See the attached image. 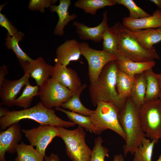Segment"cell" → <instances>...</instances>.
<instances>
[{"label":"cell","mask_w":161,"mask_h":161,"mask_svg":"<svg viewBox=\"0 0 161 161\" xmlns=\"http://www.w3.org/2000/svg\"><path fill=\"white\" fill-rule=\"evenodd\" d=\"M118 70L116 60L111 61L105 66L97 80L90 83L89 92L94 106L99 102L103 101L112 103L120 112L123 108L126 101L119 97L116 88Z\"/></svg>","instance_id":"cell-1"},{"label":"cell","mask_w":161,"mask_h":161,"mask_svg":"<svg viewBox=\"0 0 161 161\" xmlns=\"http://www.w3.org/2000/svg\"><path fill=\"white\" fill-rule=\"evenodd\" d=\"M25 119L33 120L40 125H49L68 128L76 125L72 122L60 118L56 115L54 110L46 107L40 101L32 107L18 111L13 110L0 117L1 129L4 130L13 124Z\"/></svg>","instance_id":"cell-2"},{"label":"cell","mask_w":161,"mask_h":161,"mask_svg":"<svg viewBox=\"0 0 161 161\" xmlns=\"http://www.w3.org/2000/svg\"><path fill=\"white\" fill-rule=\"evenodd\" d=\"M139 109L130 97L119 112V121L126 136L125 144L123 146L125 156L128 153L133 154L143 138L145 137L140 122Z\"/></svg>","instance_id":"cell-3"},{"label":"cell","mask_w":161,"mask_h":161,"mask_svg":"<svg viewBox=\"0 0 161 161\" xmlns=\"http://www.w3.org/2000/svg\"><path fill=\"white\" fill-rule=\"evenodd\" d=\"M115 25L118 37L117 50L125 56L138 62H146L160 59L155 48L148 50L138 42L131 31L120 22Z\"/></svg>","instance_id":"cell-4"},{"label":"cell","mask_w":161,"mask_h":161,"mask_svg":"<svg viewBox=\"0 0 161 161\" xmlns=\"http://www.w3.org/2000/svg\"><path fill=\"white\" fill-rule=\"evenodd\" d=\"M58 137L65 144L66 151L72 161H90L92 151L85 141L86 133L82 127L78 126L73 130L58 127Z\"/></svg>","instance_id":"cell-5"},{"label":"cell","mask_w":161,"mask_h":161,"mask_svg":"<svg viewBox=\"0 0 161 161\" xmlns=\"http://www.w3.org/2000/svg\"><path fill=\"white\" fill-rule=\"evenodd\" d=\"M120 111L113 103L99 101L96 109L90 116L96 129L97 134L109 129L117 134L125 141L126 136L119 122Z\"/></svg>","instance_id":"cell-6"},{"label":"cell","mask_w":161,"mask_h":161,"mask_svg":"<svg viewBox=\"0 0 161 161\" xmlns=\"http://www.w3.org/2000/svg\"><path fill=\"white\" fill-rule=\"evenodd\" d=\"M139 117L145 137L161 139V100L145 102L139 108Z\"/></svg>","instance_id":"cell-7"},{"label":"cell","mask_w":161,"mask_h":161,"mask_svg":"<svg viewBox=\"0 0 161 161\" xmlns=\"http://www.w3.org/2000/svg\"><path fill=\"white\" fill-rule=\"evenodd\" d=\"M74 93L51 78L39 87L38 94L41 101L46 108L59 107L66 102Z\"/></svg>","instance_id":"cell-8"},{"label":"cell","mask_w":161,"mask_h":161,"mask_svg":"<svg viewBox=\"0 0 161 161\" xmlns=\"http://www.w3.org/2000/svg\"><path fill=\"white\" fill-rule=\"evenodd\" d=\"M80 48L81 55L86 58L88 63V75L90 83L97 80L103 68L107 63L117 60L115 55L103 50L92 49L86 42H80Z\"/></svg>","instance_id":"cell-9"},{"label":"cell","mask_w":161,"mask_h":161,"mask_svg":"<svg viewBox=\"0 0 161 161\" xmlns=\"http://www.w3.org/2000/svg\"><path fill=\"white\" fill-rule=\"evenodd\" d=\"M22 132L30 145L35 146V149L44 157L47 146L58 136V126L49 125H40L30 129H22Z\"/></svg>","instance_id":"cell-10"},{"label":"cell","mask_w":161,"mask_h":161,"mask_svg":"<svg viewBox=\"0 0 161 161\" xmlns=\"http://www.w3.org/2000/svg\"><path fill=\"white\" fill-rule=\"evenodd\" d=\"M24 74L19 79L11 80L5 79L0 86V97L2 105L9 107L15 106L18 95L29 81L30 74L28 73Z\"/></svg>","instance_id":"cell-11"},{"label":"cell","mask_w":161,"mask_h":161,"mask_svg":"<svg viewBox=\"0 0 161 161\" xmlns=\"http://www.w3.org/2000/svg\"><path fill=\"white\" fill-rule=\"evenodd\" d=\"M20 66L24 73H29L39 87L49 78L53 68V66L47 64L41 57L20 64Z\"/></svg>","instance_id":"cell-12"},{"label":"cell","mask_w":161,"mask_h":161,"mask_svg":"<svg viewBox=\"0 0 161 161\" xmlns=\"http://www.w3.org/2000/svg\"><path fill=\"white\" fill-rule=\"evenodd\" d=\"M22 129L18 123H14L0 134V161H6V152L13 154L22 139Z\"/></svg>","instance_id":"cell-13"},{"label":"cell","mask_w":161,"mask_h":161,"mask_svg":"<svg viewBox=\"0 0 161 161\" xmlns=\"http://www.w3.org/2000/svg\"><path fill=\"white\" fill-rule=\"evenodd\" d=\"M51 76L73 93L82 85L80 78L75 71L58 63H55L53 66Z\"/></svg>","instance_id":"cell-14"},{"label":"cell","mask_w":161,"mask_h":161,"mask_svg":"<svg viewBox=\"0 0 161 161\" xmlns=\"http://www.w3.org/2000/svg\"><path fill=\"white\" fill-rule=\"evenodd\" d=\"M108 13L106 11L103 13V19L101 22L94 27H88L82 23L75 21L73 25L76 28V32L78 34L80 39L83 40H91L98 43L103 40V35L104 31L109 26Z\"/></svg>","instance_id":"cell-15"},{"label":"cell","mask_w":161,"mask_h":161,"mask_svg":"<svg viewBox=\"0 0 161 161\" xmlns=\"http://www.w3.org/2000/svg\"><path fill=\"white\" fill-rule=\"evenodd\" d=\"M80 44L75 39L66 41L56 49L55 63L67 66L70 62L78 60L81 55Z\"/></svg>","instance_id":"cell-16"},{"label":"cell","mask_w":161,"mask_h":161,"mask_svg":"<svg viewBox=\"0 0 161 161\" xmlns=\"http://www.w3.org/2000/svg\"><path fill=\"white\" fill-rule=\"evenodd\" d=\"M115 55L118 69L126 74L135 76L147 70L152 69L155 65L154 61L146 62H138L134 61L125 56L117 50Z\"/></svg>","instance_id":"cell-17"},{"label":"cell","mask_w":161,"mask_h":161,"mask_svg":"<svg viewBox=\"0 0 161 161\" xmlns=\"http://www.w3.org/2000/svg\"><path fill=\"white\" fill-rule=\"evenodd\" d=\"M123 25L131 31L148 28L157 29L161 27V11L159 9L154 11L150 16L139 19L124 17Z\"/></svg>","instance_id":"cell-18"},{"label":"cell","mask_w":161,"mask_h":161,"mask_svg":"<svg viewBox=\"0 0 161 161\" xmlns=\"http://www.w3.org/2000/svg\"><path fill=\"white\" fill-rule=\"evenodd\" d=\"M71 0H60L58 5H51L49 10L51 12H56L58 16V20L55 27L53 33L57 35L61 36L64 33L65 27L70 21L75 19L77 16L75 13L69 15V7L71 4Z\"/></svg>","instance_id":"cell-19"},{"label":"cell","mask_w":161,"mask_h":161,"mask_svg":"<svg viewBox=\"0 0 161 161\" xmlns=\"http://www.w3.org/2000/svg\"><path fill=\"white\" fill-rule=\"evenodd\" d=\"M133 35L145 49L150 50L154 48L153 45L161 41V36L156 29L148 28L131 31Z\"/></svg>","instance_id":"cell-20"},{"label":"cell","mask_w":161,"mask_h":161,"mask_svg":"<svg viewBox=\"0 0 161 161\" xmlns=\"http://www.w3.org/2000/svg\"><path fill=\"white\" fill-rule=\"evenodd\" d=\"M25 36V34L21 31H18L11 36L7 33L5 38V45L7 49H11L14 53L20 64L27 61H30L32 59L30 58L20 48L18 43Z\"/></svg>","instance_id":"cell-21"},{"label":"cell","mask_w":161,"mask_h":161,"mask_svg":"<svg viewBox=\"0 0 161 161\" xmlns=\"http://www.w3.org/2000/svg\"><path fill=\"white\" fill-rule=\"evenodd\" d=\"M147 81L145 102L159 99L161 92V87L157 75L151 69L144 72Z\"/></svg>","instance_id":"cell-22"},{"label":"cell","mask_w":161,"mask_h":161,"mask_svg":"<svg viewBox=\"0 0 161 161\" xmlns=\"http://www.w3.org/2000/svg\"><path fill=\"white\" fill-rule=\"evenodd\" d=\"M136 77L130 75L118 69L117 76L116 88L119 97L126 101L130 97Z\"/></svg>","instance_id":"cell-23"},{"label":"cell","mask_w":161,"mask_h":161,"mask_svg":"<svg viewBox=\"0 0 161 161\" xmlns=\"http://www.w3.org/2000/svg\"><path fill=\"white\" fill-rule=\"evenodd\" d=\"M86 87L87 85L86 83L82 85L80 88L74 93L71 98L66 102L63 103L61 107L73 112L88 116H91L93 113L94 111L84 106L81 103L80 98L81 92Z\"/></svg>","instance_id":"cell-24"},{"label":"cell","mask_w":161,"mask_h":161,"mask_svg":"<svg viewBox=\"0 0 161 161\" xmlns=\"http://www.w3.org/2000/svg\"><path fill=\"white\" fill-rule=\"evenodd\" d=\"M147 81L143 72L136 77L132 89L130 97L135 106L139 109L145 103Z\"/></svg>","instance_id":"cell-25"},{"label":"cell","mask_w":161,"mask_h":161,"mask_svg":"<svg viewBox=\"0 0 161 161\" xmlns=\"http://www.w3.org/2000/svg\"><path fill=\"white\" fill-rule=\"evenodd\" d=\"M17 156L14 161H44V157L31 145L23 142L19 143L16 148Z\"/></svg>","instance_id":"cell-26"},{"label":"cell","mask_w":161,"mask_h":161,"mask_svg":"<svg viewBox=\"0 0 161 161\" xmlns=\"http://www.w3.org/2000/svg\"><path fill=\"white\" fill-rule=\"evenodd\" d=\"M115 4L114 0H78L74 3L75 7L93 15L96 14L98 10Z\"/></svg>","instance_id":"cell-27"},{"label":"cell","mask_w":161,"mask_h":161,"mask_svg":"<svg viewBox=\"0 0 161 161\" xmlns=\"http://www.w3.org/2000/svg\"><path fill=\"white\" fill-rule=\"evenodd\" d=\"M56 110L65 114L69 119L78 126L84 128L86 131L97 134L96 129L92 123L90 116L66 110L59 107H55Z\"/></svg>","instance_id":"cell-28"},{"label":"cell","mask_w":161,"mask_h":161,"mask_svg":"<svg viewBox=\"0 0 161 161\" xmlns=\"http://www.w3.org/2000/svg\"><path fill=\"white\" fill-rule=\"evenodd\" d=\"M158 140L151 141L149 138L144 137L134 154L133 161H151L154 147Z\"/></svg>","instance_id":"cell-29"},{"label":"cell","mask_w":161,"mask_h":161,"mask_svg":"<svg viewBox=\"0 0 161 161\" xmlns=\"http://www.w3.org/2000/svg\"><path fill=\"white\" fill-rule=\"evenodd\" d=\"M39 86H32L29 81L25 86L21 95L15 100V106L24 109L28 108L33 97L39 95Z\"/></svg>","instance_id":"cell-30"},{"label":"cell","mask_w":161,"mask_h":161,"mask_svg":"<svg viewBox=\"0 0 161 161\" xmlns=\"http://www.w3.org/2000/svg\"><path fill=\"white\" fill-rule=\"evenodd\" d=\"M103 50L111 54L114 55L117 50L118 37L115 25L109 26L105 30L103 35Z\"/></svg>","instance_id":"cell-31"},{"label":"cell","mask_w":161,"mask_h":161,"mask_svg":"<svg viewBox=\"0 0 161 161\" xmlns=\"http://www.w3.org/2000/svg\"><path fill=\"white\" fill-rule=\"evenodd\" d=\"M115 4H118L126 7L129 10V17L139 19L150 16L151 15L138 6L132 0H114Z\"/></svg>","instance_id":"cell-32"},{"label":"cell","mask_w":161,"mask_h":161,"mask_svg":"<svg viewBox=\"0 0 161 161\" xmlns=\"http://www.w3.org/2000/svg\"><path fill=\"white\" fill-rule=\"evenodd\" d=\"M103 142L100 136L95 139L90 161H104L106 157H109V150L102 145Z\"/></svg>","instance_id":"cell-33"},{"label":"cell","mask_w":161,"mask_h":161,"mask_svg":"<svg viewBox=\"0 0 161 161\" xmlns=\"http://www.w3.org/2000/svg\"><path fill=\"white\" fill-rule=\"evenodd\" d=\"M57 0H30L28 9L32 11L38 10L42 13H45V8L55 5Z\"/></svg>","instance_id":"cell-34"},{"label":"cell","mask_w":161,"mask_h":161,"mask_svg":"<svg viewBox=\"0 0 161 161\" xmlns=\"http://www.w3.org/2000/svg\"><path fill=\"white\" fill-rule=\"evenodd\" d=\"M0 11V25L7 30L10 36H13L18 31V29L12 24L7 16L1 13V10Z\"/></svg>","instance_id":"cell-35"},{"label":"cell","mask_w":161,"mask_h":161,"mask_svg":"<svg viewBox=\"0 0 161 161\" xmlns=\"http://www.w3.org/2000/svg\"><path fill=\"white\" fill-rule=\"evenodd\" d=\"M8 73V71L6 66L3 65L0 66V86L5 79V77Z\"/></svg>","instance_id":"cell-36"},{"label":"cell","mask_w":161,"mask_h":161,"mask_svg":"<svg viewBox=\"0 0 161 161\" xmlns=\"http://www.w3.org/2000/svg\"><path fill=\"white\" fill-rule=\"evenodd\" d=\"M45 161H59V158L58 155L53 153L49 156L44 157Z\"/></svg>","instance_id":"cell-37"},{"label":"cell","mask_w":161,"mask_h":161,"mask_svg":"<svg viewBox=\"0 0 161 161\" xmlns=\"http://www.w3.org/2000/svg\"><path fill=\"white\" fill-rule=\"evenodd\" d=\"M2 104L0 102V117H2L6 115L8 112L10 111L9 109L5 107H3L2 106Z\"/></svg>","instance_id":"cell-38"},{"label":"cell","mask_w":161,"mask_h":161,"mask_svg":"<svg viewBox=\"0 0 161 161\" xmlns=\"http://www.w3.org/2000/svg\"><path fill=\"white\" fill-rule=\"evenodd\" d=\"M112 161H125L124 157L122 154H118L114 156Z\"/></svg>","instance_id":"cell-39"},{"label":"cell","mask_w":161,"mask_h":161,"mask_svg":"<svg viewBox=\"0 0 161 161\" xmlns=\"http://www.w3.org/2000/svg\"><path fill=\"white\" fill-rule=\"evenodd\" d=\"M150 1L156 4L160 9H161V0H151Z\"/></svg>","instance_id":"cell-40"},{"label":"cell","mask_w":161,"mask_h":161,"mask_svg":"<svg viewBox=\"0 0 161 161\" xmlns=\"http://www.w3.org/2000/svg\"><path fill=\"white\" fill-rule=\"evenodd\" d=\"M159 79L160 86L161 87V73L157 74Z\"/></svg>","instance_id":"cell-41"},{"label":"cell","mask_w":161,"mask_h":161,"mask_svg":"<svg viewBox=\"0 0 161 161\" xmlns=\"http://www.w3.org/2000/svg\"><path fill=\"white\" fill-rule=\"evenodd\" d=\"M161 36V27L156 29Z\"/></svg>","instance_id":"cell-42"},{"label":"cell","mask_w":161,"mask_h":161,"mask_svg":"<svg viewBox=\"0 0 161 161\" xmlns=\"http://www.w3.org/2000/svg\"><path fill=\"white\" fill-rule=\"evenodd\" d=\"M157 161H161V154L159 156V158Z\"/></svg>","instance_id":"cell-43"},{"label":"cell","mask_w":161,"mask_h":161,"mask_svg":"<svg viewBox=\"0 0 161 161\" xmlns=\"http://www.w3.org/2000/svg\"><path fill=\"white\" fill-rule=\"evenodd\" d=\"M159 99L161 100V92L160 93Z\"/></svg>","instance_id":"cell-44"},{"label":"cell","mask_w":161,"mask_h":161,"mask_svg":"<svg viewBox=\"0 0 161 161\" xmlns=\"http://www.w3.org/2000/svg\"><path fill=\"white\" fill-rule=\"evenodd\" d=\"M160 10L161 11V9H160Z\"/></svg>","instance_id":"cell-45"}]
</instances>
